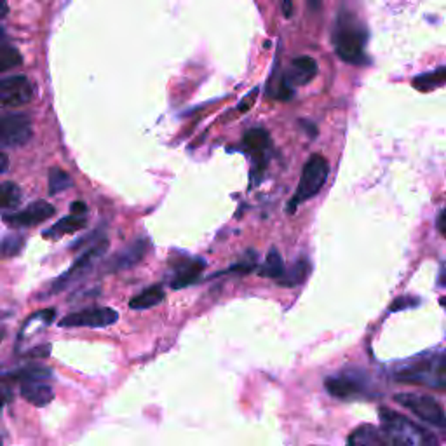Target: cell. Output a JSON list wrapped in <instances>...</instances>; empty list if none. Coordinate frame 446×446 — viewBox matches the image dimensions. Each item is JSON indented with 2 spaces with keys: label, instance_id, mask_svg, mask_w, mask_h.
I'll return each mask as SVG.
<instances>
[{
  "label": "cell",
  "instance_id": "cell-1",
  "mask_svg": "<svg viewBox=\"0 0 446 446\" xmlns=\"http://www.w3.org/2000/svg\"><path fill=\"white\" fill-rule=\"evenodd\" d=\"M368 32L363 21L357 20L349 11L338 14L333 27V47L336 56L350 65L367 63Z\"/></svg>",
  "mask_w": 446,
  "mask_h": 446
},
{
  "label": "cell",
  "instance_id": "cell-2",
  "mask_svg": "<svg viewBox=\"0 0 446 446\" xmlns=\"http://www.w3.org/2000/svg\"><path fill=\"white\" fill-rule=\"evenodd\" d=\"M380 422H382L383 433L396 446H440V441L434 434L416 426L415 422L394 409H380Z\"/></svg>",
  "mask_w": 446,
  "mask_h": 446
},
{
  "label": "cell",
  "instance_id": "cell-3",
  "mask_svg": "<svg viewBox=\"0 0 446 446\" xmlns=\"http://www.w3.org/2000/svg\"><path fill=\"white\" fill-rule=\"evenodd\" d=\"M328 174H330V164H328V160L323 155H319V153L310 157L305 166H303L297 193L291 197L290 204H288V213H295L298 204L305 203V200L317 196L324 184H326Z\"/></svg>",
  "mask_w": 446,
  "mask_h": 446
},
{
  "label": "cell",
  "instance_id": "cell-4",
  "mask_svg": "<svg viewBox=\"0 0 446 446\" xmlns=\"http://www.w3.org/2000/svg\"><path fill=\"white\" fill-rule=\"evenodd\" d=\"M108 250V239L107 237H98L96 241L93 243V246L87 248L82 255H80L77 260L72 263L70 269L67 270L65 274H61L56 281L49 286L47 290V295H56L61 293L63 290H67L68 286L77 283V281L82 279L87 272L94 267V263L100 260Z\"/></svg>",
  "mask_w": 446,
  "mask_h": 446
},
{
  "label": "cell",
  "instance_id": "cell-5",
  "mask_svg": "<svg viewBox=\"0 0 446 446\" xmlns=\"http://www.w3.org/2000/svg\"><path fill=\"white\" fill-rule=\"evenodd\" d=\"M396 401L400 404H403L404 408H408L413 415H416L419 419H422L423 422L431 423L433 427L446 431V413L443 408L440 407L436 400H433L431 396H423V394H413V393H404L397 394Z\"/></svg>",
  "mask_w": 446,
  "mask_h": 446
},
{
  "label": "cell",
  "instance_id": "cell-6",
  "mask_svg": "<svg viewBox=\"0 0 446 446\" xmlns=\"http://www.w3.org/2000/svg\"><path fill=\"white\" fill-rule=\"evenodd\" d=\"M397 380L408 383H422V386L436 387V389H446V357L412 364V367L397 373Z\"/></svg>",
  "mask_w": 446,
  "mask_h": 446
},
{
  "label": "cell",
  "instance_id": "cell-7",
  "mask_svg": "<svg viewBox=\"0 0 446 446\" xmlns=\"http://www.w3.org/2000/svg\"><path fill=\"white\" fill-rule=\"evenodd\" d=\"M119 321V314L110 307H91L65 316L60 321L61 328H105Z\"/></svg>",
  "mask_w": 446,
  "mask_h": 446
},
{
  "label": "cell",
  "instance_id": "cell-8",
  "mask_svg": "<svg viewBox=\"0 0 446 446\" xmlns=\"http://www.w3.org/2000/svg\"><path fill=\"white\" fill-rule=\"evenodd\" d=\"M32 138V124L27 115L7 113L0 115V145L4 147H21Z\"/></svg>",
  "mask_w": 446,
  "mask_h": 446
},
{
  "label": "cell",
  "instance_id": "cell-9",
  "mask_svg": "<svg viewBox=\"0 0 446 446\" xmlns=\"http://www.w3.org/2000/svg\"><path fill=\"white\" fill-rule=\"evenodd\" d=\"M34 96V87L25 75H13L0 79V108L21 107Z\"/></svg>",
  "mask_w": 446,
  "mask_h": 446
},
{
  "label": "cell",
  "instance_id": "cell-10",
  "mask_svg": "<svg viewBox=\"0 0 446 446\" xmlns=\"http://www.w3.org/2000/svg\"><path fill=\"white\" fill-rule=\"evenodd\" d=\"M54 206L47 200H35L30 206L21 211H14L4 217V222L13 229H25V227H34L39 223L49 220L54 215Z\"/></svg>",
  "mask_w": 446,
  "mask_h": 446
},
{
  "label": "cell",
  "instance_id": "cell-11",
  "mask_svg": "<svg viewBox=\"0 0 446 446\" xmlns=\"http://www.w3.org/2000/svg\"><path fill=\"white\" fill-rule=\"evenodd\" d=\"M326 390L331 396L338 397V400H352V397L359 396L364 393V378L361 373L356 371H345L340 375L330 376L324 382Z\"/></svg>",
  "mask_w": 446,
  "mask_h": 446
},
{
  "label": "cell",
  "instance_id": "cell-12",
  "mask_svg": "<svg viewBox=\"0 0 446 446\" xmlns=\"http://www.w3.org/2000/svg\"><path fill=\"white\" fill-rule=\"evenodd\" d=\"M150 250L148 239H138L133 244H129L127 248H124L122 251H119L117 255H113L110 260L107 262V270L108 272H119V270H127L131 267H134L136 263H140Z\"/></svg>",
  "mask_w": 446,
  "mask_h": 446
},
{
  "label": "cell",
  "instance_id": "cell-13",
  "mask_svg": "<svg viewBox=\"0 0 446 446\" xmlns=\"http://www.w3.org/2000/svg\"><path fill=\"white\" fill-rule=\"evenodd\" d=\"M317 75V63L310 56H298L291 61L288 70L283 74L284 82L295 89L298 86H305Z\"/></svg>",
  "mask_w": 446,
  "mask_h": 446
},
{
  "label": "cell",
  "instance_id": "cell-14",
  "mask_svg": "<svg viewBox=\"0 0 446 446\" xmlns=\"http://www.w3.org/2000/svg\"><path fill=\"white\" fill-rule=\"evenodd\" d=\"M206 269V262L200 260V258H186L185 262L178 263L174 267V276L171 279V288L173 290H181V288L190 286V284L197 283L203 274V270Z\"/></svg>",
  "mask_w": 446,
  "mask_h": 446
},
{
  "label": "cell",
  "instance_id": "cell-15",
  "mask_svg": "<svg viewBox=\"0 0 446 446\" xmlns=\"http://www.w3.org/2000/svg\"><path fill=\"white\" fill-rule=\"evenodd\" d=\"M347 446H396L383 431L373 426H359L347 438Z\"/></svg>",
  "mask_w": 446,
  "mask_h": 446
},
{
  "label": "cell",
  "instance_id": "cell-16",
  "mask_svg": "<svg viewBox=\"0 0 446 446\" xmlns=\"http://www.w3.org/2000/svg\"><path fill=\"white\" fill-rule=\"evenodd\" d=\"M20 394L25 401L39 408L46 407L54 400V390L46 382H23Z\"/></svg>",
  "mask_w": 446,
  "mask_h": 446
},
{
  "label": "cell",
  "instance_id": "cell-17",
  "mask_svg": "<svg viewBox=\"0 0 446 446\" xmlns=\"http://www.w3.org/2000/svg\"><path fill=\"white\" fill-rule=\"evenodd\" d=\"M243 145L246 152L253 153L257 163L258 160L265 163V152L270 148V134L263 127H253V129H250L244 134Z\"/></svg>",
  "mask_w": 446,
  "mask_h": 446
},
{
  "label": "cell",
  "instance_id": "cell-18",
  "mask_svg": "<svg viewBox=\"0 0 446 446\" xmlns=\"http://www.w3.org/2000/svg\"><path fill=\"white\" fill-rule=\"evenodd\" d=\"M87 225V220L84 215H68V217L61 218L60 222L54 223L53 227L44 232V239H60V237L74 234L77 230H82Z\"/></svg>",
  "mask_w": 446,
  "mask_h": 446
},
{
  "label": "cell",
  "instance_id": "cell-19",
  "mask_svg": "<svg viewBox=\"0 0 446 446\" xmlns=\"http://www.w3.org/2000/svg\"><path fill=\"white\" fill-rule=\"evenodd\" d=\"M164 300V288L160 284H153V286L147 288L141 293H138L136 297L129 300V307L133 310H145L152 309V307L159 305Z\"/></svg>",
  "mask_w": 446,
  "mask_h": 446
},
{
  "label": "cell",
  "instance_id": "cell-20",
  "mask_svg": "<svg viewBox=\"0 0 446 446\" xmlns=\"http://www.w3.org/2000/svg\"><path fill=\"white\" fill-rule=\"evenodd\" d=\"M54 317H56V310L54 309H44V310H39V312L32 314V316L25 321L23 328H21L20 338L21 340L28 338L30 335H34V331L40 330V328L49 326V324L54 321Z\"/></svg>",
  "mask_w": 446,
  "mask_h": 446
},
{
  "label": "cell",
  "instance_id": "cell-21",
  "mask_svg": "<svg viewBox=\"0 0 446 446\" xmlns=\"http://www.w3.org/2000/svg\"><path fill=\"white\" fill-rule=\"evenodd\" d=\"M21 61H23V56L20 54V51L13 44H9V40L6 39V34L0 28V74L18 67V65H21Z\"/></svg>",
  "mask_w": 446,
  "mask_h": 446
},
{
  "label": "cell",
  "instance_id": "cell-22",
  "mask_svg": "<svg viewBox=\"0 0 446 446\" xmlns=\"http://www.w3.org/2000/svg\"><path fill=\"white\" fill-rule=\"evenodd\" d=\"M53 376V371L46 367H39V364H28L25 368H18L16 371L9 373V380H16V382H46L47 378Z\"/></svg>",
  "mask_w": 446,
  "mask_h": 446
},
{
  "label": "cell",
  "instance_id": "cell-23",
  "mask_svg": "<svg viewBox=\"0 0 446 446\" xmlns=\"http://www.w3.org/2000/svg\"><path fill=\"white\" fill-rule=\"evenodd\" d=\"M413 87L422 93H427V91L438 89V87L445 86L446 84V68L441 67L434 72H427V74H420L413 79Z\"/></svg>",
  "mask_w": 446,
  "mask_h": 446
},
{
  "label": "cell",
  "instance_id": "cell-24",
  "mask_svg": "<svg viewBox=\"0 0 446 446\" xmlns=\"http://www.w3.org/2000/svg\"><path fill=\"white\" fill-rule=\"evenodd\" d=\"M309 272H310V263L309 260H305V258H302V260H298L293 267H291V269H288L286 272H284V276L281 277L277 283H279L281 286H286V288L298 286V284H302L303 281L309 277Z\"/></svg>",
  "mask_w": 446,
  "mask_h": 446
},
{
  "label": "cell",
  "instance_id": "cell-25",
  "mask_svg": "<svg viewBox=\"0 0 446 446\" xmlns=\"http://www.w3.org/2000/svg\"><path fill=\"white\" fill-rule=\"evenodd\" d=\"M284 272H286V269H284L283 258H281L279 251H277L276 248H272V250L269 251V255H267L265 263H263L260 269H258V274H260L262 277H269V279L279 281L281 277L284 276Z\"/></svg>",
  "mask_w": 446,
  "mask_h": 446
},
{
  "label": "cell",
  "instance_id": "cell-26",
  "mask_svg": "<svg viewBox=\"0 0 446 446\" xmlns=\"http://www.w3.org/2000/svg\"><path fill=\"white\" fill-rule=\"evenodd\" d=\"M72 178L67 171L60 170V167H51L49 170V193L56 196V193L63 192V190L70 189Z\"/></svg>",
  "mask_w": 446,
  "mask_h": 446
},
{
  "label": "cell",
  "instance_id": "cell-27",
  "mask_svg": "<svg viewBox=\"0 0 446 446\" xmlns=\"http://www.w3.org/2000/svg\"><path fill=\"white\" fill-rule=\"evenodd\" d=\"M21 200V189L13 181L0 184V208H14Z\"/></svg>",
  "mask_w": 446,
  "mask_h": 446
},
{
  "label": "cell",
  "instance_id": "cell-28",
  "mask_svg": "<svg viewBox=\"0 0 446 446\" xmlns=\"http://www.w3.org/2000/svg\"><path fill=\"white\" fill-rule=\"evenodd\" d=\"M25 239L21 236H7L0 241V255L4 258H13L23 251Z\"/></svg>",
  "mask_w": 446,
  "mask_h": 446
},
{
  "label": "cell",
  "instance_id": "cell-29",
  "mask_svg": "<svg viewBox=\"0 0 446 446\" xmlns=\"http://www.w3.org/2000/svg\"><path fill=\"white\" fill-rule=\"evenodd\" d=\"M255 267H257V255L253 253V251H250L248 253V257L244 258V260L237 262L236 265L230 267L227 272H232V274H250L251 270H255Z\"/></svg>",
  "mask_w": 446,
  "mask_h": 446
},
{
  "label": "cell",
  "instance_id": "cell-30",
  "mask_svg": "<svg viewBox=\"0 0 446 446\" xmlns=\"http://www.w3.org/2000/svg\"><path fill=\"white\" fill-rule=\"evenodd\" d=\"M51 354V345H40V347H35V349L28 350L27 354H25V357L27 359H42V357H47Z\"/></svg>",
  "mask_w": 446,
  "mask_h": 446
},
{
  "label": "cell",
  "instance_id": "cell-31",
  "mask_svg": "<svg viewBox=\"0 0 446 446\" xmlns=\"http://www.w3.org/2000/svg\"><path fill=\"white\" fill-rule=\"evenodd\" d=\"M419 303V298L413 297H401L390 305V310H401V309H409V307H415Z\"/></svg>",
  "mask_w": 446,
  "mask_h": 446
},
{
  "label": "cell",
  "instance_id": "cell-32",
  "mask_svg": "<svg viewBox=\"0 0 446 446\" xmlns=\"http://www.w3.org/2000/svg\"><path fill=\"white\" fill-rule=\"evenodd\" d=\"M257 93H258V89H253V93H250L248 94V98L246 100H243L239 103V112H246V110H250L251 107H253V103H255V98H257Z\"/></svg>",
  "mask_w": 446,
  "mask_h": 446
},
{
  "label": "cell",
  "instance_id": "cell-33",
  "mask_svg": "<svg viewBox=\"0 0 446 446\" xmlns=\"http://www.w3.org/2000/svg\"><path fill=\"white\" fill-rule=\"evenodd\" d=\"M72 215H86L87 213V206L82 203V200H75L74 204H72Z\"/></svg>",
  "mask_w": 446,
  "mask_h": 446
},
{
  "label": "cell",
  "instance_id": "cell-34",
  "mask_svg": "<svg viewBox=\"0 0 446 446\" xmlns=\"http://www.w3.org/2000/svg\"><path fill=\"white\" fill-rule=\"evenodd\" d=\"M438 230L441 232V236L446 237V208L441 211L440 217H438Z\"/></svg>",
  "mask_w": 446,
  "mask_h": 446
},
{
  "label": "cell",
  "instance_id": "cell-35",
  "mask_svg": "<svg viewBox=\"0 0 446 446\" xmlns=\"http://www.w3.org/2000/svg\"><path fill=\"white\" fill-rule=\"evenodd\" d=\"M283 13L286 18L293 16V0H283Z\"/></svg>",
  "mask_w": 446,
  "mask_h": 446
},
{
  "label": "cell",
  "instance_id": "cell-36",
  "mask_svg": "<svg viewBox=\"0 0 446 446\" xmlns=\"http://www.w3.org/2000/svg\"><path fill=\"white\" fill-rule=\"evenodd\" d=\"M7 170H9V157L0 150V174L6 173Z\"/></svg>",
  "mask_w": 446,
  "mask_h": 446
},
{
  "label": "cell",
  "instance_id": "cell-37",
  "mask_svg": "<svg viewBox=\"0 0 446 446\" xmlns=\"http://www.w3.org/2000/svg\"><path fill=\"white\" fill-rule=\"evenodd\" d=\"M438 283L440 286L446 288V262L441 263V269H440V277H438Z\"/></svg>",
  "mask_w": 446,
  "mask_h": 446
},
{
  "label": "cell",
  "instance_id": "cell-38",
  "mask_svg": "<svg viewBox=\"0 0 446 446\" xmlns=\"http://www.w3.org/2000/svg\"><path fill=\"white\" fill-rule=\"evenodd\" d=\"M9 13V7H7V0H0V20L6 18V14Z\"/></svg>",
  "mask_w": 446,
  "mask_h": 446
},
{
  "label": "cell",
  "instance_id": "cell-39",
  "mask_svg": "<svg viewBox=\"0 0 446 446\" xmlns=\"http://www.w3.org/2000/svg\"><path fill=\"white\" fill-rule=\"evenodd\" d=\"M307 2H309V6L312 7L314 11H316V9H319L321 4H323V0H307Z\"/></svg>",
  "mask_w": 446,
  "mask_h": 446
},
{
  "label": "cell",
  "instance_id": "cell-40",
  "mask_svg": "<svg viewBox=\"0 0 446 446\" xmlns=\"http://www.w3.org/2000/svg\"><path fill=\"white\" fill-rule=\"evenodd\" d=\"M6 403H7V397L4 396V394H0V409L4 408V404H6Z\"/></svg>",
  "mask_w": 446,
  "mask_h": 446
},
{
  "label": "cell",
  "instance_id": "cell-41",
  "mask_svg": "<svg viewBox=\"0 0 446 446\" xmlns=\"http://www.w3.org/2000/svg\"><path fill=\"white\" fill-rule=\"evenodd\" d=\"M4 336H6V330H4V328H0V343H2Z\"/></svg>",
  "mask_w": 446,
  "mask_h": 446
}]
</instances>
